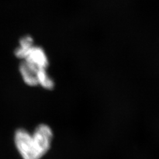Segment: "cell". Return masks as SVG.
I'll use <instances>...</instances> for the list:
<instances>
[{
    "instance_id": "2",
    "label": "cell",
    "mask_w": 159,
    "mask_h": 159,
    "mask_svg": "<svg viewBox=\"0 0 159 159\" xmlns=\"http://www.w3.org/2000/svg\"><path fill=\"white\" fill-rule=\"evenodd\" d=\"M32 137L39 155L43 157L51 147L53 138L51 128L46 124H41L36 127Z\"/></svg>"
},
{
    "instance_id": "4",
    "label": "cell",
    "mask_w": 159,
    "mask_h": 159,
    "mask_svg": "<svg viewBox=\"0 0 159 159\" xmlns=\"http://www.w3.org/2000/svg\"><path fill=\"white\" fill-rule=\"evenodd\" d=\"M37 67L24 61L20 64L19 72L27 85L29 86H38V71Z\"/></svg>"
},
{
    "instance_id": "5",
    "label": "cell",
    "mask_w": 159,
    "mask_h": 159,
    "mask_svg": "<svg viewBox=\"0 0 159 159\" xmlns=\"http://www.w3.org/2000/svg\"><path fill=\"white\" fill-rule=\"evenodd\" d=\"M33 46V39L31 36L26 35L21 37L19 41V46L15 50V55L18 58L24 60Z\"/></svg>"
},
{
    "instance_id": "6",
    "label": "cell",
    "mask_w": 159,
    "mask_h": 159,
    "mask_svg": "<svg viewBox=\"0 0 159 159\" xmlns=\"http://www.w3.org/2000/svg\"><path fill=\"white\" fill-rule=\"evenodd\" d=\"M38 84L43 88L52 90L54 87V83L51 78L48 75L46 69H39L38 71Z\"/></svg>"
},
{
    "instance_id": "3",
    "label": "cell",
    "mask_w": 159,
    "mask_h": 159,
    "mask_svg": "<svg viewBox=\"0 0 159 159\" xmlns=\"http://www.w3.org/2000/svg\"><path fill=\"white\" fill-rule=\"evenodd\" d=\"M24 61L31 64L38 69H47L48 65V60L43 48L33 46L29 51Z\"/></svg>"
},
{
    "instance_id": "1",
    "label": "cell",
    "mask_w": 159,
    "mask_h": 159,
    "mask_svg": "<svg viewBox=\"0 0 159 159\" xmlns=\"http://www.w3.org/2000/svg\"><path fill=\"white\" fill-rule=\"evenodd\" d=\"M15 144L23 159H40L41 155L34 145L33 137L24 129H19L15 133Z\"/></svg>"
}]
</instances>
